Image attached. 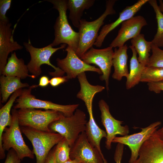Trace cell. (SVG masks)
Segmentation results:
<instances>
[{
	"instance_id": "cell-35",
	"label": "cell",
	"mask_w": 163,
	"mask_h": 163,
	"mask_svg": "<svg viewBox=\"0 0 163 163\" xmlns=\"http://www.w3.org/2000/svg\"><path fill=\"white\" fill-rule=\"evenodd\" d=\"M68 81L66 76L53 77L50 80V84L52 86L56 87Z\"/></svg>"
},
{
	"instance_id": "cell-4",
	"label": "cell",
	"mask_w": 163,
	"mask_h": 163,
	"mask_svg": "<svg viewBox=\"0 0 163 163\" xmlns=\"http://www.w3.org/2000/svg\"><path fill=\"white\" fill-rule=\"evenodd\" d=\"M23 45L30 56V60L27 65L29 72L32 75L36 77L39 76L42 72L41 66L44 64L50 66L54 69V72H49V74L51 76H62L65 73L58 67L52 65L50 59L56 51L65 48L66 44H61L59 47L53 48L50 44L46 46L38 48L33 46L29 40L28 42H24Z\"/></svg>"
},
{
	"instance_id": "cell-18",
	"label": "cell",
	"mask_w": 163,
	"mask_h": 163,
	"mask_svg": "<svg viewBox=\"0 0 163 163\" xmlns=\"http://www.w3.org/2000/svg\"><path fill=\"white\" fill-rule=\"evenodd\" d=\"M77 78L80 86V89L76 95L78 98L83 101L87 109L89 117H94L92 103L94 95L105 89L103 86L92 85L88 81L85 72L78 75Z\"/></svg>"
},
{
	"instance_id": "cell-34",
	"label": "cell",
	"mask_w": 163,
	"mask_h": 163,
	"mask_svg": "<svg viewBox=\"0 0 163 163\" xmlns=\"http://www.w3.org/2000/svg\"><path fill=\"white\" fill-rule=\"evenodd\" d=\"M149 90L156 93H160L163 91V81L147 83Z\"/></svg>"
},
{
	"instance_id": "cell-39",
	"label": "cell",
	"mask_w": 163,
	"mask_h": 163,
	"mask_svg": "<svg viewBox=\"0 0 163 163\" xmlns=\"http://www.w3.org/2000/svg\"><path fill=\"white\" fill-rule=\"evenodd\" d=\"M62 163H82L77 159H70Z\"/></svg>"
},
{
	"instance_id": "cell-24",
	"label": "cell",
	"mask_w": 163,
	"mask_h": 163,
	"mask_svg": "<svg viewBox=\"0 0 163 163\" xmlns=\"http://www.w3.org/2000/svg\"><path fill=\"white\" fill-rule=\"evenodd\" d=\"M132 52L130 61V71L126 78V88L129 89L133 88L140 82L143 70L146 66L141 64L138 61L137 53L132 46H129Z\"/></svg>"
},
{
	"instance_id": "cell-9",
	"label": "cell",
	"mask_w": 163,
	"mask_h": 163,
	"mask_svg": "<svg viewBox=\"0 0 163 163\" xmlns=\"http://www.w3.org/2000/svg\"><path fill=\"white\" fill-rule=\"evenodd\" d=\"M112 47L98 49L93 47L85 53L80 59L86 63L93 64L97 66L102 75L100 79L104 81L107 91L109 90V78L113 66L112 59L114 51Z\"/></svg>"
},
{
	"instance_id": "cell-14",
	"label": "cell",
	"mask_w": 163,
	"mask_h": 163,
	"mask_svg": "<svg viewBox=\"0 0 163 163\" xmlns=\"http://www.w3.org/2000/svg\"><path fill=\"white\" fill-rule=\"evenodd\" d=\"M132 163H163V140L156 131L142 145L138 158Z\"/></svg>"
},
{
	"instance_id": "cell-17",
	"label": "cell",
	"mask_w": 163,
	"mask_h": 163,
	"mask_svg": "<svg viewBox=\"0 0 163 163\" xmlns=\"http://www.w3.org/2000/svg\"><path fill=\"white\" fill-rule=\"evenodd\" d=\"M149 0H139L133 5L126 6L119 13V17L115 21L103 26L94 45L97 47H101L106 37L110 32L124 21L133 17Z\"/></svg>"
},
{
	"instance_id": "cell-40",
	"label": "cell",
	"mask_w": 163,
	"mask_h": 163,
	"mask_svg": "<svg viewBox=\"0 0 163 163\" xmlns=\"http://www.w3.org/2000/svg\"><path fill=\"white\" fill-rule=\"evenodd\" d=\"M159 2L158 7L161 12L163 14V2L162 0H159Z\"/></svg>"
},
{
	"instance_id": "cell-27",
	"label": "cell",
	"mask_w": 163,
	"mask_h": 163,
	"mask_svg": "<svg viewBox=\"0 0 163 163\" xmlns=\"http://www.w3.org/2000/svg\"><path fill=\"white\" fill-rule=\"evenodd\" d=\"M148 2L153 8L157 23L156 34L151 42L158 47H163V14L160 10L156 0H149Z\"/></svg>"
},
{
	"instance_id": "cell-6",
	"label": "cell",
	"mask_w": 163,
	"mask_h": 163,
	"mask_svg": "<svg viewBox=\"0 0 163 163\" xmlns=\"http://www.w3.org/2000/svg\"><path fill=\"white\" fill-rule=\"evenodd\" d=\"M11 113V123L8 127L5 128L2 136L3 149L5 151H8L11 149H13L21 160L25 157L33 159L34 154L25 143L21 134L17 110L13 108Z\"/></svg>"
},
{
	"instance_id": "cell-1",
	"label": "cell",
	"mask_w": 163,
	"mask_h": 163,
	"mask_svg": "<svg viewBox=\"0 0 163 163\" xmlns=\"http://www.w3.org/2000/svg\"><path fill=\"white\" fill-rule=\"evenodd\" d=\"M51 3L57 10L59 16L54 26L55 38L51 44L53 47L65 44L76 52L78 46L79 34L75 31L69 24L66 15L68 0H45Z\"/></svg>"
},
{
	"instance_id": "cell-20",
	"label": "cell",
	"mask_w": 163,
	"mask_h": 163,
	"mask_svg": "<svg viewBox=\"0 0 163 163\" xmlns=\"http://www.w3.org/2000/svg\"><path fill=\"white\" fill-rule=\"evenodd\" d=\"M29 72L27 65L24 64L22 59H18L14 52L12 53L2 72L0 73L2 75L13 76L24 79L29 77L35 78L36 77L32 75L28 74Z\"/></svg>"
},
{
	"instance_id": "cell-7",
	"label": "cell",
	"mask_w": 163,
	"mask_h": 163,
	"mask_svg": "<svg viewBox=\"0 0 163 163\" xmlns=\"http://www.w3.org/2000/svg\"><path fill=\"white\" fill-rule=\"evenodd\" d=\"M36 85L30 86L28 89L22 90L21 95L16 100V104L13 108L43 109L58 111L66 117L73 115L79 106L78 104L63 105L53 103L50 101L36 98L31 94L32 89L36 88Z\"/></svg>"
},
{
	"instance_id": "cell-28",
	"label": "cell",
	"mask_w": 163,
	"mask_h": 163,
	"mask_svg": "<svg viewBox=\"0 0 163 163\" xmlns=\"http://www.w3.org/2000/svg\"><path fill=\"white\" fill-rule=\"evenodd\" d=\"M71 148L67 139L64 137L55 146V155L56 163H62L71 159Z\"/></svg>"
},
{
	"instance_id": "cell-5",
	"label": "cell",
	"mask_w": 163,
	"mask_h": 163,
	"mask_svg": "<svg viewBox=\"0 0 163 163\" xmlns=\"http://www.w3.org/2000/svg\"><path fill=\"white\" fill-rule=\"evenodd\" d=\"M21 129L32 144L36 163H45L52 148L63 137L57 133L43 131L27 127L21 126Z\"/></svg>"
},
{
	"instance_id": "cell-19",
	"label": "cell",
	"mask_w": 163,
	"mask_h": 163,
	"mask_svg": "<svg viewBox=\"0 0 163 163\" xmlns=\"http://www.w3.org/2000/svg\"><path fill=\"white\" fill-rule=\"evenodd\" d=\"M128 49L126 44L118 49L115 48L114 50L112 59L114 71L112 77L119 81L121 80L123 77L126 78L129 75V72L127 64Z\"/></svg>"
},
{
	"instance_id": "cell-21",
	"label": "cell",
	"mask_w": 163,
	"mask_h": 163,
	"mask_svg": "<svg viewBox=\"0 0 163 163\" xmlns=\"http://www.w3.org/2000/svg\"><path fill=\"white\" fill-rule=\"evenodd\" d=\"M22 89H19L14 92L9 100L0 109V159L5 157V151L2 148V138L5 128L10 126L12 121V116L10 112L13 104L16 99L21 94Z\"/></svg>"
},
{
	"instance_id": "cell-3",
	"label": "cell",
	"mask_w": 163,
	"mask_h": 163,
	"mask_svg": "<svg viewBox=\"0 0 163 163\" xmlns=\"http://www.w3.org/2000/svg\"><path fill=\"white\" fill-rule=\"evenodd\" d=\"M87 122L85 113L77 109L70 117L62 113L58 120L50 124L49 128L51 132L57 133L65 138L71 147L79 135L85 131Z\"/></svg>"
},
{
	"instance_id": "cell-36",
	"label": "cell",
	"mask_w": 163,
	"mask_h": 163,
	"mask_svg": "<svg viewBox=\"0 0 163 163\" xmlns=\"http://www.w3.org/2000/svg\"><path fill=\"white\" fill-rule=\"evenodd\" d=\"M55 152V147L50 152L46 158L45 163H56Z\"/></svg>"
},
{
	"instance_id": "cell-2",
	"label": "cell",
	"mask_w": 163,
	"mask_h": 163,
	"mask_svg": "<svg viewBox=\"0 0 163 163\" xmlns=\"http://www.w3.org/2000/svg\"><path fill=\"white\" fill-rule=\"evenodd\" d=\"M115 0L106 1V9L104 12L96 20L88 21L82 19L78 28L79 40L78 48L75 53L80 58L92 47L98 36V33L104 21L108 15L116 13L113 8Z\"/></svg>"
},
{
	"instance_id": "cell-23",
	"label": "cell",
	"mask_w": 163,
	"mask_h": 163,
	"mask_svg": "<svg viewBox=\"0 0 163 163\" xmlns=\"http://www.w3.org/2000/svg\"><path fill=\"white\" fill-rule=\"evenodd\" d=\"M21 79L17 77L2 75L0 77V91L2 103L6 102L11 94L18 90L27 87V83H23Z\"/></svg>"
},
{
	"instance_id": "cell-32",
	"label": "cell",
	"mask_w": 163,
	"mask_h": 163,
	"mask_svg": "<svg viewBox=\"0 0 163 163\" xmlns=\"http://www.w3.org/2000/svg\"><path fill=\"white\" fill-rule=\"evenodd\" d=\"M21 162V160L16 152L11 149L8 151L4 163H20Z\"/></svg>"
},
{
	"instance_id": "cell-22",
	"label": "cell",
	"mask_w": 163,
	"mask_h": 163,
	"mask_svg": "<svg viewBox=\"0 0 163 163\" xmlns=\"http://www.w3.org/2000/svg\"><path fill=\"white\" fill-rule=\"evenodd\" d=\"M95 1L94 0H68L69 18L74 27L78 28L84 11L92 7Z\"/></svg>"
},
{
	"instance_id": "cell-11",
	"label": "cell",
	"mask_w": 163,
	"mask_h": 163,
	"mask_svg": "<svg viewBox=\"0 0 163 163\" xmlns=\"http://www.w3.org/2000/svg\"><path fill=\"white\" fill-rule=\"evenodd\" d=\"M161 124V122L156 121L145 127L140 128L141 130L138 133L120 137L116 136L112 142L119 143L128 146L131 152L129 163H132L138 158L139 152L142 145L158 130Z\"/></svg>"
},
{
	"instance_id": "cell-8",
	"label": "cell",
	"mask_w": 163,
	"mask_h": 163,
	"mask_svg": "<svg viewBox=\"0 0 163 163\" xmlns=\"http://www.w3.org/2000/svg\"><path fill=\"white\" fill-rule=\"evenodd\" d=\"M61 113L52 110L43 111L34 108H23L17 110L20 126L49 132H51L49 128V125L58 120Z\"/></svg>"
},
{
	"instance_id": "cell-33",
	"label": "cell",
	"mask_w": 163,
	"mask_h": 163,
	"mask_svg": "<svg viewBox=\"0 0 163 163\" xmlns=\"http://www.w3.org/2000/svg\"><path fill=\"white\" fill-rule=\"evenodd\" d=\"M124 145L118 143L114 155V160L116 163H121L123 153Z\"/></svg>"
},
{
	"instance_id": "cell-26",
	"label": "cell",
	"mask_w": 163,
	"mask_h": 163,
	"mask_svg": "<svg viewBox=\"0 0 163 163\" xmlns=\"http://www.w3.org/2000/svg\"><path fill=\"white\" fill-rule=\"evenodd\" d=\"M85 132L89 142L101 155H104L101 149L100 143L103 138H106L107 133L97 126L94 117L89 118L86 125Z\"/></svg>"
},
{
	"instance_id": "cell-16",
	"label": "cell",
	"mask_w": 163,
	"mask_h": 163,
	"mask_svg": "<svg viewBox=\"0 0 163 163\" xmlns=\"http://www.w3.org/2000/svg\"><path fill=\"white\" fill-rule=\"evenodd\" d=\"M11 25L9 22L5 23L0 21V74L7 64L10 53L23 48L14 40Z\"/></svg>"
},
{
	"instance_id": "cell-29",
	"label": "cell",
	"mask_w": 163,
	"mask_h": 163,
	"mask_svg": "<svg viewBox=\"0 0 163 163\" xmlns=\"http://www.w3.org/2000/svg\"><path fill=\"white\" fill-rule=\"evenodd\" d=\"M163 81V68L145 66L140 82H154Z\"/></svg>"
},
{
	"instance_id": "cell-15",
	"label": "cell",
	"mask_w": 163,
	"mask_h": 163,
	"mask_svg": "<svg viewBox=\"0 0 163 163\" xmlns=\"http://www.w3.org/2000/svg\"><path fill=\"white\" fill-rule=\"evenodd\" d=\"M147 25L145 19L141 15L133 16L124 21L121 24L117 35L109 46L112 48L123 46L127 41L140 34L142 28Z\"/></svg>"
},
{
	"instance_id": "cell-13",
	"label": "cell",
	"mask_w": 163,
	"mask_h": 163,
	"mask_svg": "<svg viewBox=\"0 0 163 163\" xmlns=\"http://www.w3.org/2000/svg\"><path fill=\"white\" fill-rule=\"evenodd\" d=\"M98 106L101 112V122L107 133L105 147L108 150L111 148V143L117 135H128L129 129L127 125L122 126L123 121L116 119L111 114L108 105L103 99L100 100Z\"/></svg>"
},
{
	"instance_id": "cell-31",
	"label": "cell",
	"mask_w": 163,
	"mask_h": 163,
	"mask_svg": "<svg viewBox=\"0 0 163 163\" xmlns=\"http://www.w3.org/2000/svg\"><path fill=\"white\" fill-rule=\"evenodd\" d=\"M11 0H0V21L5 23L9 22L6 14L11 7Z\"/></svg>"
},
{
	"instance_id": "cell-38",
	"label": "cell",
	"mask_w": 163,
	"mask_h": 163,
	"mask_svg": "<svg viewBox=\"0 0 163 163\" xmlns=\"http://www.w3.org/2000/svg\"><path fill=\"white\" fill-rule=\"evenodd\" d=\"M156 133L158 137L163 140V126L156 131Z\"/></svg>"
},
{
	"instance_id": "cell-25",
	"label": "cell",
	"mask_w": 163,
	"mask_h": 163,
	"mask_svg": "<svg viewBox=\"0 0 163 163\" xmlns=\"http://www.w3.org/2000/svg\"><path fill=\"white\" fill-rule=\"evenodd\" d=\"M132 45L138 54V59L142 65L146 66L150 57L151 50V41H148L145 39L144 35L140 34L131 39Z\"/></svg>"
},
{
	"instance_id": "cell-12",
	"label": "cell",
	"mask_w": 163,
	"mask_h": 163,
	"mask_svg": "<svg viewBox=\"0 0 163 163\" xmlns=\"http://www.w3.org/2000/svg\"><path fill=\"white\" fill-rule=\"evenodd\" d=\"M71 148V159H77L82 163H108L104 155L89 142L85 131L79 135Z\"/></svg>"
},
{
	"instance_id": "cell-30",
	"label": "cell",
	"mask_w": 163,
	"mask_h": 163,
	"mask_svg": "<svg viewBox=\"0 0 163 163\" xmlns=\"http://www.w3.org/2000/svg\"><path fill=\"white\" fill-rule=\"evenodd\" d=\"M152 55L146 66L163 68V50L152 43Z\"/></svg>"
},
{
	"instance_id": "cell-37",
	"label": "cell",
	"mask_w": 163,
	"mask_h": 163,
	"mask_svg": "<svg viewBox=\"0 0 163 163\" xmlns=\"http://www.w3.org/2000/svg\"><path fill=\"white\" fill-rule=\"evenodd\" d=\"M50 80L47 76H43L40 78L39 79V84L37 85V86L46 87L50 84Z\"/></svg>"
},
{
	"instance_id": "cell-10",
	"label": "cell",
	"mask_w": 163,
	"mask_h": 163,
	"mask_svg": "<svg viewBox=\"0 0 163 163\" xmlns=\"http://www.w3.org/2000/svg\"><path fill=\"white\" fill-rule=\"evenodd\" d=\"M65 51L67 52L66 56L62 59L58 58L56 61L58 67L66 73V76L68 80L75 78L79 74L86 71L95 72L102 75L99 68L85 62L70 46H67Z\"/></svg>"
}]
</instances>
